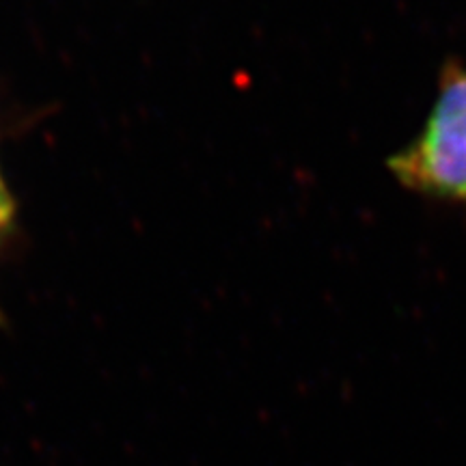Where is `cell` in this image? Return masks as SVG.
Wrapping results in <instances>:
<instances>
[{"instance_id": "obj_1", "label": "cell", "mask_w": 466, "mask_h": 466, "mask_svg": "<svg viewBox=\"0 0 466 466\" xmlns=\"http://www.w3.org/2000/svg\"><path fill=\"white\" fill-rule=\"evenodd\" d=\"M389 165L410 188L466 199V69H447L425 130Z\"/></svg>"}, {"instance_id": "obj_2", "label": "cell", "mask_w": 466, "mask_h": 466, "mask_svg": "<svg viewBox=\"0 0 466 466\" xmlns=\"http://www.w3.org/2000/svg\"><path fill=\"white\" fill-rule=\"evenodd\" d=\"M14 212H15V203L11 199V192L5 184L3 175H0V242H3L5 233L9 231L11 223H14Z\"/></svg>"}]
</instances>
